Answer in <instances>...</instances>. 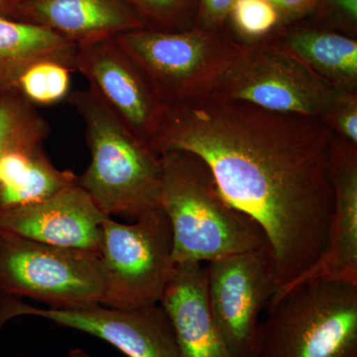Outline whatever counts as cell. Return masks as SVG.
Instances as JSON below:
<instances>
[{"mask_svg":"<svg viewBox=\"0 0 357 357\" xmlns=\"http://www.w3.org/2000/svg\"><path fill=\"white\" fill-rule=\"evenodd\" d=\"M333 139L319 119L199 96L166 107L152 147L158 154L182 150L199 156L227 203L261 227L278 292L325 248L335 208Z\"/></svg>","mask_w":357,"mask_h":357,"instance_id":"cell-1","label":"cell"},{"mask_svg":"<svg viewBox=\"0 0 357 357\" xmlns=\"http://www.w3.org/2000/svg\"><path fill=\"white\" fill-rule=\"evenodd\" d=\"M159 155L160 208L172 229L174 265L210 263L269 245L261 227L223 198L199 156L182 150Z\"/></svg>","mask_w":357,"mask_h":357,"instance_id":"cell-2","label":"cell"},{"mask_svg":"<svg viewBox=\"0 0 357 357\" xmlns=\"http://www.w3.org/2000/svg\"><path fill=\"white\" fill-rule=\"evenodd\" d=\"M68 102L83 119L91 163L77 185L107 217L138 218L160 208L161 160L138 139L91 89L72 91Z\"/></svg>","mask_w":357,"mask_h":357,"instance_id":"cell-3","label":"cell"},{"mask_svg":"<svg viewBox=\"0 0 357 357\" xmlns=\"http://www.w3.org/2000/svg\"><path fill=\"white\" fill-rule=\"evenodd\" d=\"M267 310L260 357H357V285L309 282Z\"/></svg>","mask_w":357,"mask_h":357,"instance_id":"cell-4","label":"cell"},{"mask_svg":"<svg viewBox=\"0 0 357 357\" xmlns=\"http://www.w3.org/2000/svg\"><path fill=\"white\" fill-rule=\"evenodd\" d=\"M342 93L273 40H262L236 42L203 96L324 121Z\"/></svg>","mask_w":357,"mask_h":357,"instance_id":"cell-5","label":"cell"},{"mask_svg":"<svg viewBox=\"0 0 357 357\" xmlns=\"http://www.w3.org/2000/svg\"><path fill=\"white\" fill-rule=\"evenodd\" d=\"M102 229V305L129 310L160 304L175 266L165 213L160 208L148 211L131 225L107 217Z\"/></svg>","mask_w":357,"mask_h":357,"instance_id":"cell-6","label":"cell"},{"mask_svg":"<svg viewBox=\"0 0 357 357\" xmlns=\"http://www.w3.org/2000/svg\"><path fill=\"white\" fill-rule=\"evenodd\" d=\"M100 256L0 231V292L41 301L52 309L102 304Z\"/></svg>","mask_w":357,"mask_h":357,"instance_id":"cell-7","label":"cell"},{"mask_svg":"<svg viewBox=\"0 0 357 357\" xmlns=\"http://www.w3.org/2000/svg\"><path fill=\"white\" fill-rule=\"evenodd\" d=\"M166 105L203 96L237 41L198 27L178 31L140 29L114 37Z\"/></svg>","mask_w":357,"mask_h":357,"instance_id":"cell-8","label":"cell"},{"mask_svg":"<svg viewBox=\"0 0 357 357\" xmlns=\"http://www.w3.org/2000/svg\"><path fill=\"white\" fill-rule=\"evenodd\" d=\"M208 297L232 357H260L261 314L278 290L270 245L208 263Z\"/></svg>","mask_w":357,"mask_h":357,"instance_id":"cell-9","label":"cell"},{"mask_svg":"<svg viewBox=\"0 0 357 357\" xmlns=\"http://www.w3.org/2000/svg\"><path fill=\"white\" fill-rule=\"evenodd\" d=\"M26 316L100 338L128 357H180L172 324L160 304L129 310L102 304L63 310L40 309L8 295L0 300V330L10 319Z\"/></svg>","mask_w":357,"mask_h":357,"instance_id":"cell-10","label":"cell"},{"mask_svg":"<svg viewBox=\"0 0 357 357\" xmlns=\"http://www.w3.org/2000/svg\"><path fill=\"white\" fill-rule=\"evenodd\" d=\"M76 69L126 128L152 148L166 105L114 38L79 45Z\"/></svg>","mask_w":357,"mask_h":357,"instance_id":"cell-11","label":"cell"},{"mask_svg":"<svg viewBox=\"0 0 357 357\" xmlns=\"http://www.w3.org/2000/svg\"><path fill=\"white\" fill-rule=\"evenodd\" d=\"M107 217L76 185L41 203L0 211V231L100 256Z\"/></svg>","mask_w":357,"mask_h":357,"instance_id":"cell-12","label":"cell"},{"mask_svg":"<svg viewBox=\"0 0 357 357\" xmlns=\"http://www.w3.org/2000/svg\"><path fill=\"white\" fill-rule=\"evenodd\" d=\"M331 177L335 208L323 253L312 266L275 294L270 303L316 280L357 285V145L333 134Z\"/></svg>","mask_w":357,"mask_h":357,"instance_id":"cell-13","label":"cell"},{"mask_svg":"<svg viewBox=\"0 0 357 357\" xmlns=\"http://www.w3.org/2000/svg\"><path fill=\"white\" fill-rule=\"evenodd\" d=\"M160 305L172 324L180 357H232L213 318L201 263L174 266Z\"/></svg>","mask_w":357,"mask_h":357,"instance_id":"cell-14","label":"cell"},{"mask_svg":"<svg viewBox=\"0 0 357 357\" xmlns=\"http://www.w3.org/2000/svg\"><path fill=\"white\" fill-rule=\"evenodd\" d=\"M20 20L48 28L79 46L143 27L123 0H27Z\"/></svg>","mask_w":357,"mask_h":357,"instance_id":"cell-15","label":"cell"},{"mask_svg":"<svg viewBox=\"0 0 357 357\" xmlns=\"http://www.w3.org/2000/svg\"><path fill=\"white\" fill-rule=\"evenodd\" d=\"M76 185V174L56 168L43 143L17 148L0 159V211L41 203Z\"/></svg>","mask_w":357,"mask_h":357,"instance_id":"cell-16","label":"cell"},{"mask_svg":"<svg viewBox=\"0 0 357 357\" xmlns=\"http://www.w3.org/2000/svg\"><path fill=\"white\" fill-rule=\"evenodd\" d=\"M324 81L342 91L357 93V41L347 35L294 28L273 39Z\"/></svg>","mask_w":357,"mask_h":357,"instance_id":"cell-17","label":"cell"},{"mask_svg":"<svg viewBox=\"0 0 357 357\" xmlns=\"http://www.w3.org/2000/svg\"><path fill=\"white\" fill-rule=\"evenodd\" d=\"M77 45L48 28L0 17V89L30 61L55 57L76 67Z\"/></svg>","mask_w":357,"mask_h":357,"instance_id":"cell-18","label":"cell"},{"mask_svg":"<svg viewBox=\"0 0 357 357\" xmlns=\"http://www.w3.org/2000/svg\"><path fill=\"white\" fill-rule=\"evenodd\" d=\"M76 67L62 59L40 57L14 75L6 91H13L34 107H52L69 98Z\"/></svg>","mask_w":357,"mask_h":357,"instance_id":"cell-19","label":"cell"},{"mask_svg":"<svg viewBox=\"0 0 357 357\" xmlns=\"http://www.w3.org/2000/svg\"><path fill=\"white\" fill-rule=\"evenodd\" d=\"M51 128L37 107L13 91L0 96V159L8 152L41 144Z\"/></svg>","mask_w":357,"mask_h":357,"instance_id":"cell-20","label":"cell"},{"mask_svg":"<svg viewBox=\"0 0 357 357\" xmlns=\"http://www.w3.org/2000/svg\"><path fill=\"white\" fill-rule=\"evenodd\" d=\"M143 27L159 31H178L195 27L196 0H123Z\"/></svg>","mask_w":357,"mask_h":357,"instance_id":"cell-21","label":"cell"},{"mask_svg":"<svg viewBox=\"0 0 357 357\" xmlns=\"http://www.w3.org/2000/svg\"><path fill=\"white\" fill-rule=\"evenodd\" d=\"M229 20L244 43L262 41L280 22V16L268 0H236Z\"/></svg>","mask_w":357,"mask_h":357,"instance_id":"cell-22","label":"cell"},{"mask_svg":"<svg viewBox=\"0 0 357 357\" xmlns=\"http://www.w3.org/2000/svg\"><path fill=\"white\" fill-rule=\"evenodd\" d=\"M323 121L335 135L357 145V93L342 91Z\"/></svg>","mask_w":357,"mask_h":357,"instance_id":"cell-23","label":"cell"},{"mask_svg":"<svg viewBox=\"0 0 357 357\" xmlns=\"http://www.w3.org/2000/svg\"><path fill=\"white\" fill-rule=\"evenodd\" d=\"M236 0H196L195 27L208 31H222Z\"/></svg>","mask_w":357,"mask_h":357,"instance_id":"cell-24","label":"cell"},{"mask_svg":"<svg viewBox=\"0 0 357 357\" xmlns=\"http://www.w3.org/2000/svg\"><path fill=\"white\" fill-rule=\"evenodd\" d=\"M278 11L280 22L297 20L311 13L319 6V0H268Z\"/></svg>","mask_w":357,"mask_h":357,"instance_id":"cell-25","label":"cell"},{"mask_svg":"<svg viewBox=\"0 0 357 357\" xmlns=\"http://www.w3.org/2000/svg\"><path fill=\"white\" fill-rule=\"evenodd\" d=\"M326 3L344 22L349 23L352 28L356 27L357 0H326Z\"/></svg>","mask_w":357,"mask_h":357,"instance_id":"cell-26","label":"cell"},{"mask_svg":"<svg viewBox=\"0 0 357 357\" xmlns=\"http://www.w3.org/2000/svg\"><path fill=\"white\" fill-rule=\"evenodd\" d=\"M0 17L20 21L18 2L14 0H0Z\"/></svg>","mask_w":357,"mask_h":357,"instance_id":"cell-27","label":"cell"},{"mask_svg":"<svg viewBox=\"0 0 357 357\" xmlns=\"http://www.w3.org/2000/svg\"><path fill=\"white\" fill-rule=\"evenodd\" d=\"M66 357H93L86 354L84 349H73L68 352L67 356Z\"/></svg>","mask_w":357,"mask_h":357,"instance_id":"cell-28","label":"cell"},{"mask_svg":"<svg viewBox=\"0 0 357 357\" xmlns=\"http://www.w3.org/2000/svg\"><path fill=\"white\" fill-rule=\"evenodd\" d=\"M14 1L22 2V1H27V0H14Z\"/></svg>","mask_w":357,"mask_h":357,"instance_id":"cell-29","label":"cell"},{"mask_svg":"<svg viewBox=\"0 0 357 357\" xmlns=\"http://www.w3.org/2000/svg\"><path fill=\"white\" fill-rule=\"evenodd\" d=\"M2 91H2L1 89H0V96H1Z\"/></svg>","mask_w":357,"mask_h":357,"instance_id":"cell-30","label":"cell"}]
</instances>
